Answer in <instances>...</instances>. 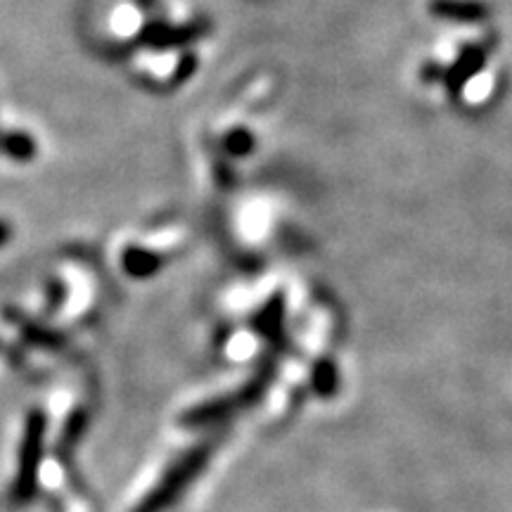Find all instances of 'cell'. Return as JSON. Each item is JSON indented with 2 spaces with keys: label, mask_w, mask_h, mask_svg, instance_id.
Returning <instances> with one entry per match:
<instances>
[{
  "label": "cell",
  "mask_w": 512,
  "mask_h": 512,
  "mask_svg": "<svg viewBox=\"0 0 512 512\" xmlns=\"http://www.w3.org/2000/svg\"><path fill=\"white\" fill-rule=\"evenodd\" d=\"M221 444L219 437L202 441L195 448H190L188 453H183L181 458L176 460L174 465L169 467V472L159 479V484L155 489L147 494L143 501L138 503V508L133 512H164L174 505L178 498L185 494V489L197 482V477L202 475L204 467L214 456L216 446Z\"/></svg>",
  "instance_id": "obj_1"
},
{
  "label": "cell",
  "mask_w": 512,
  "mask_h": 512,
  "mask_svg": "<svg viewBox=\"0 0 512 512\" xmlns=\"http://www.w3.org/2000/svg\"><path fill=\"white\" fill-rule=\"evenodd\" d=\"M273 377V366H264L256 373L252 380H249L245 387L238 389V392L228 394V396H219V399L200 403V406L190 408L188 413H183L181 422L190 427H200V425H211V422L226 420L228 415L242 411V408L254 406L256 401L261 399V394L266 392V387L271 384Z\"/></svg>",
  "instance_id": "obj_2"
},
{
  "label": "cell",
  "mask_w": 512,
  "mask_h": 512,
  "mask_svg": "<svg viewBox=\"0 0 512 512\" xmlns=\"http://www.w3.org/2000/svg\"><path fill=\"white\" fill-rule=\"evenodd\" d=\"M430 12L444 22L477 24L489 17V5L482 0H432Z\"/></svg>",
  "instance_id": "obj_3"
},
{
  "label": "cell",
  "mask_w": 512,
  "mask_h": 512,
  "mask_svg": "<svg viewBox=\"0 0 512 512\" xmlns=\"http://www.w3.org/2000/svg\"><path fill=\"white\" fill-rule=\"evenodd\" d=\"M486 62V50L479 48V46H470L465 48L463 53L456 62H453V67L446 72V86L451 93H460L465 88V83L472 79V76L482 72Z\"/></svg>",
  "instance_id": "obj_4"
},
{
  "label": "cell",
  "mask_w": 512,
  "mask_h": 512,
  "mask_svg": "<svg viewBox=\"0 0 512 512\" xmlns=\"http://www.w3.org/2000/svg\"><path fill=\"white\" fill-rule=\"evenodd\" d=\"M192 36H195V29L190 27H166V24H155V27L147 29L145 41L150 43V46L169 48L192 41Z\"/></svg>",
  "instance_id": "obj_5"
},
{
  "label": "cell",
  "mask_w": 512,
  "mask_h": 512,
  "mask_svg": "<svg viewBox=\"0 0 512 512\" xmlns=\"http://www.w3.org/2000/svg\"><path fill=\"white\" fill-rule=\"evenodd\" d=\"M0 147L5 150V155L17 159V162H29V159H34L36 155V143L27 136V133H5V136L0 138Z\"/></svg>",
  "instance_id": "obj_6"
},
{
  "label": "cell",
  "mask_w": 512,
  "mask_h": 512,
  "mask_svg": "<svg viewBox=\"0 0 512 512\" xmlns=\"http://www.w3.org/2000/svg\"><path fill=\"white\" fill-rule=\"evenodd\" d=\"M124 268L126 273L136 275V278H145V275L157 271L159 259L152 252H145V249H128L124 254Z\"/></svg>",
  "instance_id": "obj_7"
},
{
  "label": "cell",
  "mask_w": 512,
  "mask_h": 512,
  "mask_svg": "<svg viewBox=\"0 0 512 512\" xmlns=\"http://www.w3.org/2000/svg\"><path fill=\"white\" fill-rule=\"evenodd\" d=\"M313 387L318 394H332L337 389V368L330 361H320L313 373Z\"/></svg>",
  "instance_id": "obj_8"
},
{
  "label": "cell",
  "mask_w": 512,
  "mask_h": 512,
  "mask_svg": "<svg viewBox=\"0 0 512 512\" xmlns=\"http://www.w3.org/2000/svg\"><path fill=\"white\" fill-rule=\"evenodd\" d=\"M10 235H12V230H10V223L0 221V247H3L5 242L10 240Z\"/></svg>",
  "instance_id": "obj_9"
}]
</instances>
